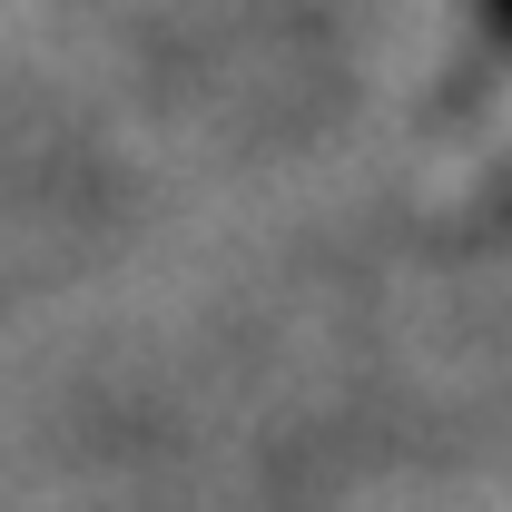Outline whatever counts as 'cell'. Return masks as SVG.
I'll list each match as a JSON object with an SVG mask.
<instances>
[{
  "instance_id": "cell-1",
  "label": "cell",
  "mask_w": 512,
  "mask_h": 512,
  "mask_svg": "<svg viewBox=\"0 0 512 512\" xmlns=\"http://www.w3.org/2000/svg\"><path fill=\"white\" fill-rule=\"evenodd\" d=\"M493 20H503V30H512V0H493Z\"/></svg>"
}]
</instances>
